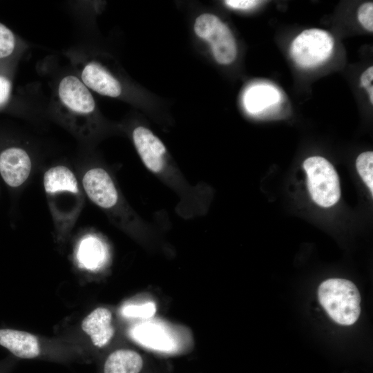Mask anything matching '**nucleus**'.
Here are the masks:
<instances>
[{
	"mask_svg": "<svg viewBox=\"0 0 373 373\" xmlns=\"http://www.w3.org/2000/svg\"><path fill=\"white\" fill-rule=\"evenodd\" d=\"M111 320L112 314L105 307L96 308L83 320L82 328L90 336L95 346L103 347L113 338L115 329Z\"/></svg>",
	"mask_w": 373,
	"mask_h": 373,
	"instance_id": "9b49d317",
	"label": "nucleus"
},
{
	"mask_svg": "<svg viewBox=\"0 0 373 373\" xmlns=\"http://www.w3.org/2000/svg\"><path fill=\"white\" fill-rule=\"evenodd\" d=\"M358 19L361 24L368 31H373V3H363L358 10Z\"/></svg>",
	"mask_w": 373,
	"mask_h": 373,
	"instance_id": "aec40b11",
	"label": "nucleus"
},
{
	"mask_svg": "<svg viewBox=\"0 0 373 373\" xmlns=\"http://www.w3.org/2000/svg\"><path fill=\"white\" fill-rule=\"evenodd\" d=\"M373 153L372 151L363 152L360 154L356 161L357 171L370 189L371 193H373Z\"/></svg>",
	"mask_w": 373,
	"mask_h": 373,
	"instance_id": "f3484780",
	"label": "nucleus"
},
{
	"mask_svg": "<svg viewBox=\"0 0 373 373\" xmlns=\"http://www.w3.org/2000/svg\"><path fill=\"white\" fill-rule=\"evenodd\" d=\"M132 138L146 168L179 198L178 214L189 219L202 216L209 205V189L204 183L191 184L167 154L162 142L149 128H134Z\"/></svg>",
	"mask_w": 373,
	"mask_h": 373,
	"instance_id": "f257e3e1",
	"label": "nucleus"
},
{
	"mask_svg": "<svg viewBox=\"0 0 373 373\" xmlns=\"http://www.w3.org/2000/svg\"><path fill=\"white\" fill-rule=\"evenodd\" d=\"M10 83L8 79L0 76V105L6 102L10 93Z\"/></svg>",
	"mask_w": 373,
	"mask_h": 373,
	"instance_id": "5701e85b",
	"label": "nucleus"
},
{
	"mask_svg": "<svg viewBox=\"0 0 373 373\" xmlns=\"http://www.w3.org/2000/svg\"><path fill=\"white\" fill-rule=\"evenodd\" d=\"M11 363L9 361H5L0 363V373H8L10 370Z\"/></svg>",
	"mask_w": 373,
	"mask_h": 373,
	"instance_id": "b1692460",
	"label": "nucleus"
},
{
	"mask_svg": "<svg viewBox=\"0 0 373 373\" xmlns=\"http://www.w3.org/2000/svg\"><path fill=\"white\" fill-rule=\"evenodd\" d=\"M0 345L19 358H35L41 353L35 336L15 329L0 328Z\"/></svg>",
	"mask_w": 373,
	"mask_h": 373,
	"instance_id": "1a4fd4ad",
	"label": "nucleus"
},
{
	"mask_svg": "<svg viewBox=\"0 0 373 373\" xmlns=\"http://www.w3.org/2000/svg\"><path fill=\"white\" fill-rule=\"evenodd\" d=\"M195 34L207 41L216 60L221 64L232 63L237 55L235 39L228 26L212 14H202L195 20Z\"/></svg>",
	"mask_w": 373,
	"mask_h": 373,
	"instance_id": "423d86ee",
	"label": "nucleus"
},
{
	"mask_svg": "<svg viewBox=\"0 0 373 373\" xmlns=\"http://www.w3.org/2000/svg\"><path fill=\"white\" fill-rule=\"evenodd\" d=\"M132 337L142 345L157 350L169 351L173 347L169 335L159 325L142 323L135 326Z\"/></svg>",
	"mask_w": 373,
	"mask_h": 373,
	"instance_id": "4468645a",
	"label": "nucleus"
},
{
	"mask_svg": "<svg viewBox=\"0 0 373 373\" xmlns=\"http://www.w3.org/2000/svg\"><path fill=\"white\" fill-rule=\"evenodd\" d=\"M280 99L278 90L269 84H256L245 93L244 105L251 114H258L277 104Z\"/></svg>",
	"mask_w": 373,
	"mask_h": 373,
	"instance_id": "ddd939ff",
	"label": "nucleus"
},
{
	"mask_svg": "<svg viewBox=\"0 0 373 373\" xmlns=\"http://www.w3.org/2000/svg\"><path fill=\"white\" fill-rule=\"evenodd\" d=\"M260 1L256 0H227L225 4L233 9L247 10L259 4Z\"/></svg>",
	"mask_w": 373,
	"mask_h": 373,
	"instance_id": "4be33fe9",
	"label": "nucleus"
},
{
	"mask_svg": "<svg viewBox=\"0 0 373 373\" xmlns=\"http://www.w3.org/2000/svg\"><path fill=\"white\" fill-rule=\"evenodd\" d=\"M145 365V360L139 352L130 349H118L106 356L102 373H143Z\"/></svg>",
	"mask_w": 373,
	"mask_h": 373,
	"instance_id": "f8f14e48",
	"label": "nucleus"
},
{
	"mask_svg": "<svg viewBox=\"0 0 373 373\" xmlns=\"http://www.w3.org/2000/svg\"><path fill=\"white\" fill-rule=\"evenodd\" d=\"M321 305L336 323L354 324L361 313V296L355 285L341 278L323 281L318 289Z\"/></svg>",
	"mask_w": 373,
	"mask_h": 373,
	"instance_id": "7ed1b4c3",
	"label": "nucleus"
},
{
	"mask_svg": "<svg viewBox=\"0 0 373 373\" xmlns=\"http://www.w3.org/2000/svg\"><path fill=\"white\" fill-rule=\"evenodd\" d=\"M307 186L312 200L319 206L329 207L341 197L338 174L332 164L321 156H312L303 162Z\"/></svg>",
	"mask_w": 373,
	"mask_h": 373,
	"instance_id": "20e7f679",
	"label": "nucleus"
},
{
	"mask_svg": "<svg viewBox=\"0 0 373 373\" xmlns=\"http://www.w3.org/2000/svg\"><path fill=\"white\" fill-rule=\"evenodd\" d=\"M333 48L334 39L328 32L316 28L308 29L294 39L290 54L300 67L314 68L330 57Z\"/></svg>",
	"mask_w": 373,
	"mask_h": 373,
	"instance_id": "39448f33",
	"label": "nucleus"
},
{
	"mask_svg": "<svg viewBox=\"0 0 373 373\" xmlns=\"http://www.w3.org/2000/svg\"><path fill=\"white\" fill-rule=\"evenodd\" d=\"M43 183L46 194L62 189L79 191L75 174L69 168L63 165L55 166L47 170L44 175Z\"/></svg>",
	"mask_w": 373,
	"mask_h": 373,
	"instance_id": "dca6fc26",
	"label": "nucleus"
},
{
	"mask_svg": "<svg viewBox=\"0 0 373 373\" xmlns=\"http://www.w3.org/2000/svg\"><path fill=\"white\" fill-rule=\"evenodd\" d=\"M31 169L30 157L24 149L12 146L0 153V175L8 186L16 188L22 185Z\"/></svg>",
	"mask_w": 373,
	"mask_h": 373,
	"instance_id": "6e6552de",
	"label": "nucleus"
},
{
	"mask_svg": "<svg viewBox=\"0 0 373 373\" xmlns=\"http://www.w3.org/2000/svg\"><path fill=\"white\" fill-rule=\"evenodd\" d=\"M88 198L117 225L129 231L154 233L153 224L142 218L126 202L111 173L99 166L88 169L82 178Z\"/></svg>",
	"mask_w": 373,
	"mask_h": 373,
	"instance_id": "f03ea898",
	"label": "nucleus"
},
{
	"mask_svg": "<svg viewBox=\"0 0 373 373\" xmlns=\"http://www.w3.org/2000/svg\"><path fill=\"white\" fill-rule=\"evenodd\" d=\"M106 258V249L97 237L88 236L81 242L77 259L83 267L90 270L97 269L104 265Z\"/></svg>",
	"mask_w": 373,
	"mask_h": 373,
	"instance_id": "2eb2a0df",
	"label": "nucleus"
},
{
	"mask_svg": "<svg viewBox=\"0 0 373 373\" xmlns=\"http://www.w3.org/2000/svg\"><path fill=\"white\" fill-rule=\"evenodd\" d=\"M81 80L87 88L102 95L116 97L122 93L119 82L96 62L85 65L81 73Z\"/></svg>",
	"mask_w": 373,
	"mask_h": 373,
	"instance_id": "9d476101",
	"label": "nucleus"
},
{
	"mask_svg": "<svg viewBox=\"0 0 373 373\" xmlns=\"http://www.w3.org/2000/svg\"><path fill=\"white\" fill-rule=\"evenodd\" d=\"M156 311L153 303L143 305H131L124 307L122 309L123 315L128 317L149 318L152 317Z\"/></svg>",
	"mask_w": 373,
	"mask_h": 373,
	"instance_id": "6ab92c4d",
	"label": "nucleus"
},
{
	"mask_svg": "<svg viewBox=\"0 0 373 373\" xmlns=\"http://www.w3.org/2000/svg\"><path fill=\"white\" fill-rule=\"evenodd\" d=\"M361 85L366 89L369 94L371 104H373V67L370 66L366 69L361 75Z\"/></svg>",
	"mask_w": 373,
	"mask_h": 373,
	"instance_id": "412c9836",
	"label": "nucleus"
},
{
	"mask_svg": "<svg viewBox=\"0 0 373 373\" xmlns=\"http://www.w3.org/2000/svg\"><path fill=\"white\" fill-rule=\"evenodd\" d=\"M57 91L61 104L70 112L88 115L95 111L93 95L77 77L72 75L64 77L59 84Z\"/></svg>",
	"mask_w": 373,
	"mask_h": 373,
	"instance_id": "0eeeda50",
	"label": "nucleus"
},
{
	"mask_svg": "<svg viewBox=\"0 0 373 373\" xmlns=\"http://www.w3.org/2000/svg\"><path fill=\"white\" fill-rule=\"evenodd\" d=\"M15 37L10 29L0 23V59L10 56L15 47Z\"/></svg>",
	"mask_w": 373,
	"mask_h": 373,
	"instance_id": "a211bd4d",
	"label": "nucleus"
}]
</instances>
